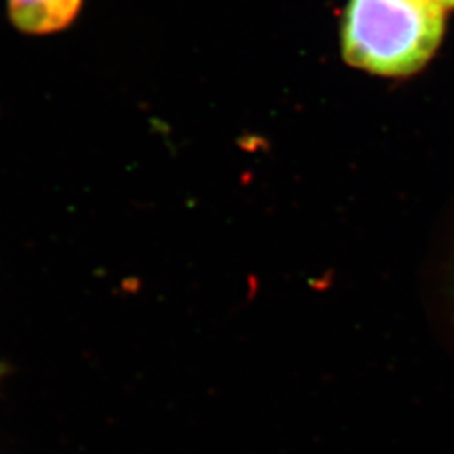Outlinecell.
Segmentation results:
<instances>
[{
	"mask_svg": "<svg viewBox=\"0 0 454 454\" xmlns=\"http://www.w3.org/2000/svg\"><path fill=\"white\" fill-rule=\"evenodd\" d=\"M444 11L436 0H350L341 24L348 65L379 76H409L436 52Z\"/></svg>",
	"mask_w": 454,
	"mask_h": 454,
	"instance_id": "6da1fadb",
	"label": "cell"
},
{
	"mask_svg": "<svg viewBox=\"0 0 454 454\" xmlns=\"http://www.w3.org/2000/svg\"><path fill=\"white\" fill-rule=\"evenodd\" d=\"M442 7H454V0H436Z\"/></svg>",
	"mask_w": 454,
	"mask_h": 454,
	"instance_id": "3957f363",
	"label": "cell"
},
{
	"mask_svg": "<svg viewBox=\"0 0 454 454\" xmlns=\"http://www.w3.org/2000/svg\"><path fill=\"white\" fill-rule=\"evenodd\" d=\"M84 0H7L14 27L31 35H48L67 29L82 12Z\"/></svg>",
	"mask_w": 454,
	"mask_h": 454,
	"instance_id": "7a4b0ae2",
	"label": "cell"
}]
</instances>
